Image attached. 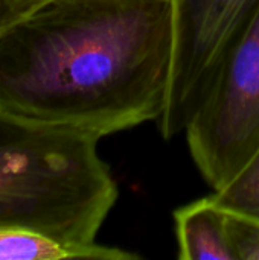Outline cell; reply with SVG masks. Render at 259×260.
I'll return each instance as SVG.
<instances>
[{
  "label": "cell",
  "instance_id": "cell-1",
  "mask_svg": "<svg viewBox=\"0 0 259 260\" xmlns=\"http://www.w3.org/2000/svg\"><path fill=\"white\" fill-rule=\"evenodd\" d=\"M171 0H50L0 35V110L105 137L160 119Z\"/></svg>",
  "mask_w": 259,
  "mask_h": 260
},
{
  "label": "cell",
  "instance_id": "cell-2",
  "mask_svg": "<svg viewBox=\"0 0 259 260\" xmlns=\"http://www.w3.org/2000/svg\"><path fill=\"white\" fill-rule=\"evenodd\" d=\"M101 137L0 110V229L90 247L118 201Z\"/></svg>",
  "mask_w": 259,
  "mask_h": 260
},
{
  "label": "cell",
  "instance_id": "cell-3",
  "mask_svg": "<svg viewBox=\"0 0 259 260\" xmlns=\"http://www.w3.org/2000/svg\"><path fill=\"white\" fill-rule=\"evenodd\" d=\"M191 157L214 190L259 146V8L234 43L186 129Z\"/></svg>",
  "mask_w": 259,
  "mask_h": 260
},
{
  "label": "cell",
  "instance_id": "cell-4",
  "mask_svg": "<svg viewBox=\"0 0 259 260\" xmlns=\"http://www.w3.org/2000/svg\"><path fill=\"white\" fill-rule=\"evenodd\" d=\"M172 61L163 139L185 133L221 61L253 18L259 0H171Z\"/></svg>",
  "mask_w": 259,
  "mask_h": 260
},
{
  "label": "cell",
  "instance_id": "cell-5",
  "mask_svg": "<svg viewBox=\"0 0 259 260\" xmlns=\"http://www.w3.org/2000/svg\"><path fill=\"white\" fill-rule=\"evenodd\" d=\"M174 222L180 260H235L229 244L227 212L211 197L179 207Z\"/></svg>",
  "mask_w": 259,
  "mask_h": 260
},
{
  "label": "cell",
  "instance_id": "cell-6",
  "mask_svg": "<svg viewBox=\"0 0 259 260\" xmlns=\"http://www.w3.org/2000/svg\"><path fill=\"white\" fill-rule=\"evenodd\" d=\"M134 260L137 254L107 245L76 247L27 230L0 229V260Z\"/></svg>",
  "mask_w": 259,
  "mask_h": 260
},
{
  "label": "cell",
  "instance_id": "cell-7",
  "mask_svg": "<svg viewBox=\"0 0 259 260\" xmlns=\"http://www.w3.org/2000/svg\"><path fill=\"white\" fill-rule=\"evenodd\" d=\"M209 197L227 213L259 221V146L237 175Z\"/></svg>",
  "mask_w": 259,
  "mask_h": 260
},
{
  "label": "cell",
  "instance_id": "cell-8",
  "mask_svg": "<svg viewBox=\"0 0 259 260\" xmlns=\"http://www.w3.org/2000/svg\"><path fill=\"white\" fill-rule=\"evenodd\" d=\"M229 244L235 260H259V221L227 213Z\"/></svg>",
  "mask_w": 259,
  "mask_h": 260
},
{
  "label": "cell",
  "instance_id": "cell-9",
  "mask_svg": "<svg viewBox=\"0 0 259 260\" xmlns=\"http://www.w3.org/2000/svg\"><path fill=\"white\" fill-rule=\"evenodd\" d=\"M50 0H0V35Z\"/></svg>",
  "mask_w": 259,
  "mask_h": 260
}]
</instances>
